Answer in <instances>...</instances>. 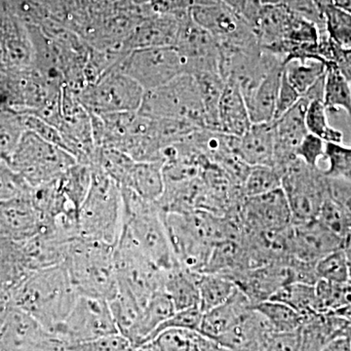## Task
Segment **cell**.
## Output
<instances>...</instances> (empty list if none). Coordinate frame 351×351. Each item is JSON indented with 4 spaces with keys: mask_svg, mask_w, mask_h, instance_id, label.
Wrapping results in <instances>:
<instances>
[{
    "mask_svg": "<svg viewBox=\"0 0 351 351\" xmlns=\"http://www.w3.org/2000/svg\"><path fill=\"white\" fill-rule=\"evenodd\" d=\"M78 297L68 270L62 265L32 272L15 291L9 304L29 313L55 334Z\"/></svg>",
    "mask_w": 351,
    "mask_h": 351,
    "instance_id": "cell-1",
    "label": "cell"
},
{
    "mask_svg": "<svg viewBox=\"0 0 351 351\" xmlns=\"http://www.w3.org/2000/svg\"><path fill=\"white\" fill-rule=\"evenodd\" d=\"M121 195L123 226L120 237L131 241L160 269L169 270L179 265L157 202L145 199L126 188H121Z\"/></svg>",
    "mask_w": 351,
    "mask_h": 351,
    "instance_id": "cell-2",
    "label": "cell"
},
{
    "mask_svg": "<svg viewBox=\"0 0 351 351\" xmlns=\"http://www.w3.org/2000/svg\"><path fill=\"white\" fill-rule=\"evenodd\" d=\"M64 265L80 295L110 302L119 292L113 245L78 237L69 244Z\"/></svg>",
    "mask_w": 351,
    "mask_h": 351,
    "instance_id": "cell-3",
    "label": "cell"
},
{
    "mask_svg": "<svg viewBox=\"0 0 351 351\" xmlns=\"http://www.w3.org/2000/svg\"><path fill=\"white\" fill-rule=\"evenodd\" d=\"M91 167V184L78 214L80 237L115 246L123 226L121 188L100 168Z\"/></svg>",
    "mask_w": 351,
    "mask_h": 351,
    "instance_id": "cell-4",
    "label": "cell"
},
{
    "mask_svg": "<svg viewBox=\"0 0 351 351\" xmlns=\"http://www.w3.org/2000/svg\"><path fill=\"white\" fill-rule=\"evenodd\" d=\"M138 112L159 119L189 122L197 129H206L207 119L195 76L184 73L172 82L145 91Z\"/></svg>",
    "mask_w": 351,
    "mask_h": 351,
    "instance_id": "cell-5",
    "label": "cell"
},
{
    "mask_svg": "<svg viewBox=\"0 0 351 351\" xmlns=\"http://www.w3.org/2000/svg\"><path fill=\"white\" fill-rule=\"evenodd\" d=\"M76 163L69 152L29 130L9 161L32 189L57 179Z\"/></svg>",
    "mask_w": 351,
    "mask_h": 351,
    "instance_id": "cell-6",
    "label": "cell"
},
{
    "mask_svg": "<svg viewBox=\"0 0 351 351\" xmlns=\"http://www.w3.org/2000/svg\"><path fill=\"white\" fill-rule=\"evenodd\" d=\"M281 189L292 212L293 223L316 219L328 197L327 177L321 168L297 158L281 172Z\"/></svg>",
    "mask_w": 351,
    "mask_h": 351,
    "instance_id": "cell-7",
    "label": "cell"
},
{
    "mask_svg": "<svg viewBox=\"0 0 351 351\" xmlns=\"http://www.w3.org/2000/svg\"><path fill=\"white\" fill-rule=\"evenodd\" d=\"M76 94L88 112L103 115L138 112L145 90L130 76L112 69Z\"/></svg>",
    "mask_w": 351,
    "mask_h": 351,
    "instance_id": "cell-8",
    "label": "cell"
},
{
    "mask_svg": "<svg viewBox=\"0 0 351 351\" xmlns=\"http://www.w3.org/2000/svg\"><path fill=\"white\" fill-rule=\"evenodd\" d=\"M114 69L130 76L145 91L163 86L188 73L184 58L173 46L131 51Z\"/></svg>",
    "mask_w": 351,
    "mask_h": 351,
    "instance_id": "cell-9",
    "label": "cell"
},
{
    "mask_svg": "<svg viewBox=\"0 0 351 351\" xmlns=\"http://www.w3.org/2000/svg\"><path fill=\"white\" fill-rule=\"evenodd\" d=\"M119 288L131 293L145 306L157 291L162 290L165 270L159 269L125 237H120L114 246Z\"/></svg>",
    "mask_w": 351,
    "mask_h": 351,
    "instance_id": "cell-10",
    "label": "cell"
},
{
    "mask_svg": "<svg viewBox=\"0 0 351 351\" xmlns=\"http://www.w3.org/2000/svg\"><path fill=\"white\" fill-rule=\"evenodd\" d=\"M191 19L209 32L219 46L244 47L258 43L255 32L221 0H193Z\"/></svg>",
    "mask_w": 351,
    "mask_h": 351,
    "instance_id": "cell-11",
    "label": "cell"
},
{
    "mask_svg": "<svg viewBox=\"0 0 351 351\" xmlns=\"http://www.w3.org/2000/svg\"><path fill=\"white\" fill-rule=\"evenodd\" d=\"M117 332L119 331L108 302L80 295L68 317L55 334L69 348Z\"/></svg>",
    "mask_w": 351,
    "mask_h": 351,
    "instance_id": "cell-12",
    "label": "cell"
},
{
    "mask_svg": "<svg viewBox=\"0 0 351 351\" xmlns=\"http://www.w3.org/2000/svg\"><path fill=\"white\" fill-rule=\"evenodd\" d=\"M68 346L36 318L9 304L0 326V351H63Z\"/></svg>",
    "mask_w": 351,
    "mask_h": 351,
    "instance_id": "cell-13",
    "label": "cell"
},
{
    "mask_svg": "<svg viewBox=\"0 0 351 351\" xmlns=\"http://www.w3.org/2000/svg\"><path fill=\"white\" fill-rule=\"evenodd\" d=\"M239 219L242 232H282L293 223L292 212L282 189L245 198Z\"/></svg>",
    "mask_w": 351,
    "mask_h": 351,
    "instance_id": "cell-14",
    "label": "cell"
},
{
    "mask_svg": "<svg viewBox=\"0 0 351 351\" xmlns=\"http://www.w3.org/2000/svg\"><path fill=\"white\" fill-rule=\"evenodd\" d=\"M175 47L184 58L189 75L219 73L221 52L219 44L209 32L191 19V13L182 17Z\"/></svg>",
    "mask_w": 351,
    "mask_h": 351,
    "instance_id": "cell-15",
    "label": "cell"
},
{
    "mask_svg": "<svg viewBox=\"0 0 351 351\" xmlns=\"http://www.w3.org/2000/svg\"><path fill=\"white\" fill-rule=\"evenodd\" d=\"M289 257L315 265L318 261L345 246V240L328 230L317 219L292 223L287 230Z\"/></svg>",
    "mask_w": 351,
    "mask_h": 351,
    "instance_id": "cell-16",
    "label": "cell"
},
{
    "mask_svg": "<svg viewBox=\"0 0 351 351\" xmlns=\"http://www.w3.org/2000/svg\"><path fill=\"white\" fill-rule=\"evenodd\" d=\"M311 101H313L311 99L302 96L283 117L272 121L276 136L274 167L280 175L289 164L298 158V147L308 134L306 126V112Z\"/></svg>",
    "mask_w": 351,
    "mask_h": 351,
    "instance_id": "cell-17",
    "label": "cell"
},
{
    "mask_svg": "<svg viewBox=\"0 0 351 351\" xmlns=\"http://www.w3.org/2000/svg\"><path fill=\"white\" fill-rule=\"evenodd\" d=\"M43 221L31 198V191L0 202V237L25 241L40 232Z\"/></svg>",
    "mask_w": 351,
    "mask_h": 351,
    "instance_id": "cell-18",
    "label": "cell"
},
{
    "mask_svg": "<svg viewBox=\"0 0 351 351\" xmlns=\"http://www.w3.org/2000/svg\"><path fill=\"white\" fill-rule=\"evenodd\" d=\"M32 272L23 242L0 237V300L9 302Z\"/></svg>",
    "mask_w": 351,
    "mask_h": 351,
    "instance_id": "cell-19",
    "label": "cell"
},
{
    "mask_svg": "<svg viewBox=\"0 0 351 351\" xmlns=\"http://www.w3.org/2000/svg\"><path fill=\"white\" fill-rule=\"evenodd\" d=\"M182 17L152 13L134 29L130 38L126 41V47L129 51L164 46L175 47Z\"/></svg>",
    "mask_w": 351,
    "mask_h": 351,
    "instance_id": "cell-20",
    "label": "cell"
},
{
    "mask_svg": "<svg viewBox=\"0 0 351 351\" xmlns=\"http://www.w3.org/2000/svg\"><path fill=\"white\" fill-rule=\"evenodd\" d=\"M274 330L262 314L252 308L215 343L230 351H258Z\"/></svg>",
    "mask_w": 351,
    "mask_h": 351,
    "instance_id": "cell-21",
    "label": "cell"
},
{
    "mask_svg": "<svg viewBox=\"0 0 351 351\" xmlns=\"http://www.w3.org/2000/svg\"><path fill=\"white\" fill-rule=\"evenodd\" d=\"M283 66L284 64H277L270 69L253 89L243 95L252 123L274 121Z\"/></svg>",
    "mask_w": 351,
    "mask_h": 351,
    "instance_id": "cell-22",
    "label": "cell"
},
{
    "mask_svg": "<svg viewBox=\"0 0 351 351\" xmlns=\"http://www.w3.org/2000/svg\"><path fill=\"white\" fill-rule=\"evenodd\" d=\"M253 306L249 298L239 288L237 289L225 304L203 313L200 334L216 341L219 337L232 329Z\"/></svg>",
    "mask_w": 351,
    "mask_h": 351,
    "instance_id": "cell-23",
    "label": "cell"
},
{
    "mask_svg": "<svg viewBox=\"0 0 351 351\" xmlns=\"http://www.w3.org/2000/svg\"><path fill=\"white\" fill-rule=\"evenodd\" d=\"M246 101L239 85L232 80L225 82L219 105V131L240 138L252 126Z\"/></svg>",
    "mask_w": 351,
    "mask_h": 351,
    "instance_id": "cell-24",
    "label": "cell"
},
{
    "mask_svg": "<svg viewBox=\"0 0 351 351\" xmlns=\"http://www.w3.org/2000/svg\"><path fill=\"white\" fill-rule=\"evenodd\" d=\"M274 122L252 124L250 129L239 138L237 152L248 165L274 167Z\"/></svg>",
    "mask_w": 351,
    "mask_h": 351,
    "instance_id": "cell-25",
    "label": "cell"
},
{
    "mask_svg": "<svg viewBox=\"0 0 351 351\" xmlns=\"http://www.w3.org/2000/svg\"><path fill=\"white\" fill-rule=\"evenodd\" d=\"M175 313L174 304L163 290L154 293L143 309L137 324L127 338L132 348H138L149 343L157 328Z\"/></svg>",
    "mask_w": 351,
    "mask_h": 351,
    "instance_id": "cell-26",
    "label": "cell"
},
{
    "mask_svg": "<svg viewBox=\"0 0 351 351\" xmlns=\"http://www.w3.org/2000/svg\"><path fill=\"white\" fill-rule=\"evenodd\" d=\"M163 161H134L120 186L131 189L141 197L157 202L165 189Z\"/></svg>",
    "mask_w": 351,
    "mask_h": 351,
    "instance_id": "cell-27",
    "label": "cell"
},
{
    "mask_svg": "<svg viewBox=\"0 0 351 351\" xmlns=\"http://www.w3.org/2000/svg\"><path fill=\"white\" fill-rule=\"evenodd\" d=\"M73 241H66L57 235L41 230L36 237L22 242L29 265L32 270L36 271L64 265L69 244Z\"/></svg>",
    "mask_w": 351,
    "mask_h": 351,
    "instance_id": "cell-28",
    "label": "cell"
},
{
    "mask_svg": "<svg viewBox=\"0 0 351 351\" xmlns=\"http://www.w3.org/2000/svg\"><path fill=\"white\" fill-rule=\"evenodd\" d=\"M199 274L181 265L164 272L162 290L170 298L176 311L199 306Z\"/></svg>",
    "mask_w": 351,
    "mask_h": 351,
    "instance_id": "cell-29",
    "label": "cell"
},
{
    "mask_svg": "<svg viewBox=\"0 0 351 351\" xmlns=\"http://www.w3.org/2000/svg\"><path fill=\"white\" fill-rule=\"evenodd\" d=\"M149 345L154 351H216L219 348L199 332L184 329L165 330Z\"/></svg>",
    "mask_w": 351,
    "mask_h": 351,
    "instance_id": "cell-30",
    "label": "cell"
},
{
    "mask_svg": "<svg viewBox=\"0 0 351 351\" xmlns=\"http://www.w3.org/2000/svg\"><path fill=\"white\" fill-rule=\"evenodd\" d=\"M326 69L327 64L319 60L293 59L284 64L283 73L302 97L324 77Z\"/></svg>",
    "mask_w": 351,
    "mask_h": 351,
    "instance_id": "cell-31",
    "label": "cell"
},
{
    "mask_svg": "<svg viewBox=\"0 0 351 351\" xmlns=\"http://www.w3.org/2000/svg\"><path fill=\"white\" fill-rule=\"evenodd\" d=\"M197 284L199 307L203 313L225 304L239 289L232 279L216 274H200Z\"/></svg>",
    "mask_w": 351,
    "mask_h": 351,
    "instance_id": "cell-32",
    "label": "cell"
},
{
    "mask_svg": "<svg viewBox=\"0 0 351 351\" xmlns=\"http://www.w3.org/2000/svg\"><path fill=\"white\" fill-rule=\"evenodd\" d=\"M322 101L328 112L343 110L350 115L351 82L332 64H327Z\"/></svg>",
    "mask_w": 351,
    "mask_h": 351,
    "instance_id": "cell-33",
    "label": "cell"
},
{
    "mask_svg": "<svg viewBox=\"0 0 351 351\" xmlns=\"http://www.w3.org/2000/svg\"><path fill=\"white\" fill-rule=\"evenodd\" d=\"M253 308L262 314L276 332H297L304 323V317L293 307L276 300L258 302Z\"/></svg>",
    "mask_w": 351,
    "mask_h": 351,
    "instance_id": "cell-34",
    "label": "cell"
},
{
    "mask_svg": "<svg viewBox=\"0 0 351 351\" xmlns=\"http://www.w3.org/2000/svg\"><path fill=\"white\" fill-rule=\"evenodd\" d=\"M193 76L199 87L206 114L208 130L221 132L219 125V105L225 88V82L218 73H202Z\"/></svg>",
    "mask_w": 351,
    "mask_h": 351,
    "instance_id": "cell-35",
    "label": "cell"
},
{
    "mask_svg": "<svg viewBox=\"0 0 351 351\" xmlns=\"http://www.w3.org/2000/svg\"><path fill=\"white\" fill-rule=\"evenodd\" d=\"M117 331L128 338L140 319L144 306L128 291L119 288V292L108 302Z\"/></svg>",
    "mask_w": 351,
    "mask_h": 351,
    "instance_id": "cell-36",
    "label": "cell"
},
{
    "mask_svg": "<svg viewBox=\"0 0 351 351\" xmlns=\"http://www.w3.org/2000/svg\"><path fill=\"white\" fill-rule=\"evenodd\" d=\"M25 131L22 114L0 106V158L9 163Z\"/></svg>",
    "mask_w": 351,
    "mask_h": 351,
    "instance_id": "cell-37",
    "label": "cell"
},
{
    "mask_svg": "<svg viewBox=\"0 0 351 351\" xmlns=\"http://www.w3.org/2000/svg\"><path fill=\"white\" fill-rule=\"evenodd\" d=\"M322 14L328 39L339 49H351V13L329 5Z\"/></svg>",
    "mask_w": 351,
    "mask_h": 351,
    "instance_id": "cell-38",
    "label": "cell"
},
{
    "mask_svg": "<svg viewBox=\"0 0 351 351\" xmlns=\"http://www.w3.org/2000/svg\"><path fill=\"white\" fill-rule=\"evenodd\" d=\"M307 132L327 144H343V134L334 128L328 119V110L321 100L309 103L306 112Z\"/></svg>",
    "mask_w": 351,
    "mask_h": 351,
    "instance_id": "cell-39",
    "label": "cell"
},
{
    "mask_svg": "<svg viewBox=\"0 0 351 351\" xmlns=\"http://www.w3.org/2000/svg\"><path fill=\"white\" fill-rule=\"evenodd\" d=\"M281 189V175L272 166H251L243 182L242 191L245 197L265 195Z\"/></svg>",
    "mask_w": 351,
    "mask_h": 351,
    "instance_id": "cell-40",
    "label": "cell"
},
{
    "mask_svg": "<svg viewBox=\"0 0 351 351\" xmlns=\"http://www.w3.org/2000/svg\"><path fill=\"white\" fill-rule=\"evenodd\" d=\"M318 281L332 284L350 282V269L345 249L341 248L325 256L315 263Z\"/></svg>",
    "mask_w": 351,
    "mask_h": 351,
    "instance_id": "cell-41",
    "label": "cell"
},
{
    "mask_svg": "<svg viewBox=\"0 0 351 351\" xmlns=\"http://www.w3.org/2000/svg\"><path fill=\"white\" fill-rule=\"evenodd\" d=\"M324 160L327 166L322 171L327 177L351 182V145L327 144Z\"/></svg>",
    "mask_w": 351,
    "mask_h": 351,
    "instance_id": "cell-42",
    "label": "cell"
},
{
    "mask_svg": "<svg viewBox=\"0 0 351 351\" xmlns=\"http://www.w3.org/2000/svg\"><path fill=\"white\" fill-rule=\"evenodd\" d=\"M316 219L345 241L351 234L350 221L343 210L329 196L323 202Z\"/></svg>",
    "mask_w": 351,
    "mask_h": 351,
    "instance_id": "cell-43",
    "label": "cell"
},
{
    "mask_svg": "<svg viewBox=\"0 0 351 351\" xmlns=\"http://www.w3.org/2000/svg\"><path fill=\"white\" fill-rule=\"evenodd\" d=\"M32 188L7 161L0 158V202L29 193Z\"/></svg>",
    "mask_w": 351,
    "mask_h": 351,
    "instance_id": "cell-44",
    "label": "cell"
},
{
    "mask_svg": "<svg viewBox=\"0 0 351 351\" xmlns=\"http://www.w3.org/2000/svg\"><path fill=\"white\" fill-rule=\"evenodd\" d=\"M202 318L203 313L201 311L199 306L176 311L171 317L164 321L162 324L157 328L156 331L152 335L151 341H154L161 332L165 331V330L184 329L199 332Z\"/></svg>",
    "mask_w": 351,
    "mask_h": 351,
    "instance_id": "cell-45",
    "label": "cell"
},
{
    "mask_svg": "<svg viewBox=\"0 0 351 351\" xmlns=\"http://www.w3.org/2000/svg\"><path fill=\"white\" fill-rule=\"evenodd\" d=\"M73 351H131L133 350L129 339L119 332L101 337L87 343L69 346Z\"/></svg>",
    "mask_w": 351,
    "mask_h": 351,
    "instance_id": "cell-46",
    "label": "cell"
},
{
    "mask_svg": "<svg viewBox=\"0 0 351 351\" xmlns=\"http://www.w3.org/2000/svg\"><path fill=\"white\" fill-rule=\"evenodd\" d=\"M327 143L321 138L307 134L298 147L297 157L307 165L320 168L321 160H324Z\"/></svg>",
    "mask_w": 351,
    "mask_h": 351,
    "instance_id": "cell-47",
    "label": "cell"
},
{
    "mask_svg": "<svg viewBox=\"0 0 351 351\" xmlns=\"http://www.w3.org/2000/svg\"><path fill=\"white\" fill-rule=\"evenodd\" d=\"M327 191L328 196L343 210L351 225V182L327 177Z\"/></svg>",
    "mask_w": 351,
    "mask_h": 351,
    "instance_id": "cell-48",
    "label": "cell"
},
{
    "mask_svg": "<svg viewBox=\"0 0 351 351\" xmlns=\"http://www.w3.org/2000/svg\"><path fill=\"white\" fill-rule=\"evenodd\" d=\"M221 1L254 29L262 12L263 7L262 0H221Z\"/></svg>",
    "mask_w": 351,
    "mask_h": 351,
    "instance_id": "cell-49",
    "label": "cell"
},
{
    "mask_svg": "<svg viewBox=\"0 0 351 351\" xmlns=\"http://www.w3.org/2000/svg\"><path fill=\"white\" fill-rule=\"evenodd\" d=\"M301 98V95L295 91V88L289 83L287 78L283 73L280 87H279L278 96H277L276 114H274V121L283 117L286 112L294 107Z\"/></svg>",
    "mask_w": 351,
    "mask_h": 351,
    "instance_id": "cell-50",
    "label": "cell"
},
{
    "mask_svg": "<svg viewBox=\"0 0 351 351\" xmlns=\"http://www.w3.org/2000/svg\"><path fill=\"white\" fill-rule=\"evenodd\" d=\"M193 4V0H149V5L154 14L177 17L189 14Z\"/></svg>",
    "mask_w": 351,
    "mask_h": 351,
    "instance_id": "cell-51",
    "label": "cell"
},
{
    "mask_svg": "<svg viewBox=\"0 0 351 351\" xmlns=\"http://www.w3.org/2000/svg\"><path fill=\"white\" fill-rule=\"evenodd\" d=\"M332 47L331 64L351 82V49H339L334 44H332Z\"/></svg>",
    "mask_w": 351,
    "mask_h": 351,
    "instance_id": "cell-52",
    "label": "cell"
},
{
    "mask_svg": "<svg viewBox=\"0 0 351 351\" xmlns=\"http://www.w3.org/2000/svg\"><path fill=\"white\" fill-rule=\"evenodd\" d=\"M320 351H351V339L348 336H341L332 339Z\"/></svg>",
    "mask_w": 351,
    "mask_h": 351,
    "instance_id": "cell-53",
    "label": "cell"
},
{
    "mask_svg": "<svg viewBox=\"0 0 351 351\" xmlns=\"http://www.w3.org/2000/svg\"><path fill=\"white\" fill-rule=\"evenodd\" d=\"M9 302H3L0 300V326H1L2 322H3L4 318L8 311Z\"/></svg>",
    "mask_w": 351,
    "mask_h": 351,
    "instance_id": "cell-54",
    "label": "cell"
},
{
    "mask_svg": "<svg viewBox=\"0 0 351 351\" xmlns=\"http://www.w3.org/2000/svg\"><path fill=\"white\" fill-rule=\"evenodd\" d=\"M314 4L319 8L321 12H323L326 7L331 5V0H313Z\"/></svg>",
    "mask_w": 351,
    "mask_h": 351,
    "instance_id": "cell-55",
    "label": "cell"
},
{
    "mask_svg": "<svg viewBox=\"0 0 351 351\" xmlns=\"http://www.w3.org/2000/svg\"><path fill=\"white\" fill-rule=\"evenodd\" d=\"M284 0H262L263 5L267 4H282Z\"/></svg>",
    "mask_w": 351,
    "mask_h": 351,
    "instance_id": "cell-56",
    "label": "cell"
},
{
    "mask_svg": "<svg viewBox=\"0 0 351 351\" xmlns=\"http://www.w3.org/2000/svg\"><path fill=\"white\" fill-rule=\"evenodd\" d=\"M130 1L136 5H145L149 4V0H130Z\"/></svg>",
    "mask_w": 351,
    "mask_h": 351,
    "instance_id": "cell-57",
    "label": "cell"
},
{
    "mask_svg": "<svg viewBox=\"0 0 351 351\" xmlns=\"http://www.w3.org/2000/svg\"><path fill=\"white\" fill-rule=\"evenodd\" d=\"M97 1L108 2V3H112V2L119 1V0H97Z\"/></svg>",
    "mask_w": 351,
    "mask_h": 351,
    "instance_id": "cell-58",
    "label": "cell"
},
{
    "mask_svg": "<svg viewBox=\"0 0 351 351\" xmlns=\"http://www.w3.org/2000/svg\"><path fill=\"white\" fill-rule=\"evenodd\" d=\"M348 119H350V140H351V113H350V115H348Z\"/></svg>",
    "mask_w": 351,
    "mask_h": 351,
    "instance_id": "cell-59",
    "label": "cell"
}]
</instances>
